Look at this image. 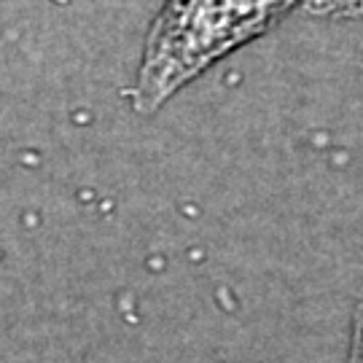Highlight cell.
<instances>
[{
    "instance_id": "1",
    "label": "cell",
    "mask_w": 363,
    "mask_h": 363,
    "mask_svg": "<svg viewBox=\"0 0 363 363\" xmlns=\"http://www.w3.org/2000/svg\"><path fill=\"white\" fill-rule=\"evenodd\" d=\"M298 0H167L145 40L132 105L154 113L220 57L264 35Z\"/></svg>"
},
{
    "instance_id": "3",
    "label": "cell",
    "mask_w": 363,
    "mask_h": 363,
    "mask_svg": "<svg viewBox=\"0 0 363 363\" xmlns=\"http://www.w3.org/2000/svg\"><path fill=\"white\" fill-rule=\"evenodd\" d=\"M350 363H363V301L355 320H352V342H350Z\"/></svg>"
},
{
    "instance_id": "2",
    "label": "cell",
    "mask_w": 363,
    "mask_h": 363,
    "mask_svg": "<svg viewBox=\"0 0 363 363\" xmlns=\"http://www.w3.org/2000/svg\"><path fill=\"white\" fill-rule=\"evenodd\" d=\"M307 13L323 19H355L363 16V0H298Z\"/></svg>"
}]
</instances>
